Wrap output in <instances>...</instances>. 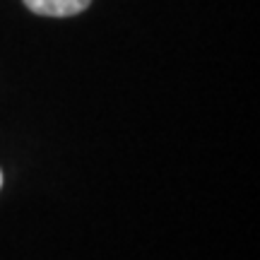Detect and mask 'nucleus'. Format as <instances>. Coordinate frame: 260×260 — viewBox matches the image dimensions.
<instances>
[{
	"instance_id": "nucleus-1",
	"label": "nucleus",
	"mask_w": 260,
	"mask_h": 260,
	"mask_svg": "<svg viewBox=\"0 0 260 260\" xmlns=\"http://www.w3.org/2000/svg\"><path fill=\"white\" fill-rule=\"evenodd\" d=\"M92 0H24L31 12L46 17H73L89 8Z\"/></svg>"
},
{
	"instance_id": "nucleus-2",
	"label": "nucleus",
	"mask_w": 260,
	"mask_h": 260,
	"mask_svg": "<svg viewBox=\"0 0 260 260\" xmlns=\"http://www.w3.org/2000/svg\"><path fill=\"white\" fill-rule=\"evenodd\" d=\"M0 188H3V171H0Z\"/></svg>"
}]
</instances>
